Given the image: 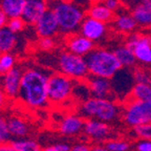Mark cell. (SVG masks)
Returning a JSON list of instances; mask_svg holds the SVG:
<instances>
[{
  "label": "cell",
  "instance_id": "6da1fadb",
  "mask_svg": "<svg viewBox=\"0 0 151 151\" xmlns=\"http://www.w3.org/2000/svg\"><path fill=\"white\" fill-rule=\"evenodd\" d=\"M50 71L44 68L31 67L23 71L19 91V99L29 108H43L48 105L47 84Z\"/></svg>",
  "mask_w": 151,
  "mask_h": 151
},
{
  "label": "cell",
  "instance_id": "7a4b0ae2",
  "mask_svg": "<svg viewBox=\"0 0 151 151\" xmlns=\"http://www.w3.org/2000/svg\"><path fill=\"white\" fill-rule=\"evenodd\" d=\"M52 9L59 23V31L62 35L68 36L80 29L85 18L84 11L77 3L71 1H50Z\"/></svg>",
  "mask_w": 151,
  "mask_h": 151
},
{
  "label": "cell",
  "instance_id": "3957f363",
  "mask_svg": "<svg viewBox=\"0 0 151 151\" xmlns=\"http://www.w3.org/2000/svg\"><path fill=\"white\" fill-rule=\"evenodd\" d=\"M85 60L90 75L107 79H111L123 67L113 50L103 47H94L85 56Z\"/></svg>",
  "mask_w": 151,
  "mask_h": 151
},
{
  "label": "cell",
  "instance_id": "277c9868",
  "mask_svg": "<svg viewBox=\"0 0 151 151\" xmlns=\"http://www.w3.org/2000/svg\"><path fill=\"white\" fill-rule=\"evenodd\" d=\"M80 113L83 118L97 119L103 122H112L120 116V107L114 101L109 99L91 97L80 106Z\"/></svg>",
  "mask_w": 151,
  "mask_h": 151
},
{
  "label": "cell",
  "instance_id": "5b68a950",
  "mask_svg": "<svg viewBox=\"0 0 151 151\" xmlns=\"http://www.w3.org/2000/svg\"><path fill=\"white\" fill-rule=\"evenodd\" d=\"M57 67L60 73L73 80H86L90 75L85 57L71 52H62L57 57Z\"/></svg>",
  "mask_w": 151,
  "mask_h": 151
},
{
  "label": "cell",
  "instance_id": "8992f818",
  "mask_svg": "<svg viewBox=\"0 0 151 151\" xmlns=\"http://www.w3.org/2000/svg\"><path fill=\"white\" fill-rule=\"evenodd\" d=\"M75 82L76 80L60 71L50 73L47 84V96L50 103L58 105L67 101L73 96Z\"/></svg>",
  "mask_w": 151,
  "mask_h": 151
},
{
  "label": "cell",
  "instance_id": "52a82bcc",
  "mask_svg": "<svg viewBox=\"0 0 151 151\" xmlns=\"http://www.w3.org/2000/svg\"><path fill=\"white\" fill-rule=\"evenodd\" d=\"M123 120L131 127L151 123V101H139L130 98L124 107Z\"/></svg>",
  "mask_w": 151,
  "mask_h": 151
},
{
  "label": "cell",
  "instance_id": "ba28073f",
  "mask_svg": "<svg viewBox=\"0 0 151 151\" xmlns=\"http://www.w3.org/2000/svg\"><path fill=\"white\" fill-rule=\"evenodd\" d=\"M125 44L133 50L137 61L143 65H151V34L133 33L126 38Z\"/></svg>",
  "mask_w": 151,
  "mask_h": 151
},
{
  "label": "cell",
  "instance_id": "9c48e42d",
  "mask_svg": "<svg viewBox=\"0 0 151 151\" xmlns=\"http://www.w3.org/2000/svg\"><path fill=\"white\" fill-rule=\"evenodd\" d=\"M113 93L116 98L125 99L126 96L131 93V90L135 84L134 77L131 68H121L110 79Z\"/></svg>",
  "mask_w": 151,
  "mask_h": 151
},
{
  "label": "cell",
  "instance_id": "30bf717a",
  "mask_svg": "<svg viewBox=\"0 0 151 151\" xmlns=\"http://www.w3.org/2000/svg\"><path fill=\"white\" fill-rule=\"evenodd\" d=\"M23 71L21 67L14 66L9 71L2 75L0 79L1 88L7 98L9 99H16L19 97L20 91V85H21V79Z\"/></svg>",
  "mask_w": 151,
  "mask_h": 151
},
{
  "label": "cell",
  "instance_id": "8fae6325",
  "mask_svg": "<svg viewBox=\"0 0 151 151\" xmlns=\"http://www.w3.org/2000/svg\"><path fill=\"white\" fill-rule=\"evenodd\" d=\"M79 32L83 36H85L86 38H88L96 43L102 41L106 37L107 32H108V26L105 22L97 20L92 17L86 16L81 24Z\"/></svg>",
  "mask_w": 151,
  "mask_h": 151
},
{
  "label": "cell",
  "instance_id": "7c38bea8",
  "mask_svg": "<svg viewBox=\"0 0 151 151\" xmlns=\"http://www.w3.org/2000/svg\"><path fill=\"white\" fill-rule=\"evenodd\" d=\"M88 86L90 88L91 97L102 98V99L116 100V96L113 93L112 86H111L110 79L103 78V77H97V76L89 75L86 79Z\"/></svg>",
  "mask_w": 151,
  "mask_h": 151
},
{
  "label": "cell",
  "instance_id": "4fadbf2b",
  "mask_svg": "<svg viewBox=\"0 0 151 151\" xmlns=\"http://www.w3.org/2000/svg\"><path fill=\"white\" fill-rule=\"evenodd\" d=\"M50 9V0H26L21 18L26 24H34Z\"/></svg>",
  "mask_w": 151,
  "mask_h": 151
},
{
  "label": "cell",
  "instance_id": "5bb4252c",
  "mask_svg": "<svg viewBox=\"0 0 151 151\" xmlns=\"http://www.w3.org/2000/svg\"><path fill=\"white\" fill-rule=\"evenodd\" d=\"M65 45L68 52L83 57L87 56L96 47V43L93 41L83 36L82 34L77 33L66 36Z\"/></svg>",
  "mask_w": 151,
  "mask_h": 151
},
{
  "label": "cell",
  "instance_id": "9a60e30c",
  "mask_svg": "<svg viewBox=\"0 0 151 151\" xmlns=\"http://www.w3.org/2000/svg\"><path fill=\"white\" fill-rule=\"evenodd\" d=\"M35 29L39 37H55L59 31V23L52 9H48L35 24Z\"/></svg>",
  "mask_w": 151,
  "mask_h": 151
},
{
  "label": "cell",
  "instance_id": "2e32d148",
  "mask_svg": "<svg viewBox=\"0 0 151 151\" xmlns=\"http://www.w3.org/2000/svg\"><path fill=\"white\" fill-rule=\"evenodd\" d=\"M83 131L91 139L101 142L108 139V137L110 135L111 128L107 122H103L97 119H88L85 122Z\"/></svg>",
  "mask_w": 151,
  "mask_h": 151
},
{
  "label": "cell",
  "instance_id": "e0dca14e",
  "mask_svg": "<svg viewBox=\"0 0 151 151\" xmlns=\"http://www.w3.org/2000/svg\"><path fill=\"white\" fill-rule=\"evenodd\" d=\"M111 25L114 31L124 35H129L137 31V28L139 27L131 12H126L124 9H119L116 12L111 21Z\"/></svg>",
  "mask_w": 151,
  "mask_h": 151
},
{
  "label": "cell",
  "instance_id": "ac0fdd59",
  "mask_svg": "<svg viewBox=\"0 0 151 151\" xmlns=\"http://www.w3.org/2000/svg\"><path fill=\"white\" fill-rule=\"evenodd\" d=\"M85 122L82 116L77 114H68L61 121L59 130L64 135H75L79 134L84 129Z\"/></svg>",
  "mask_w": 151,
  "mask_h": 151
},
{
  "label": "cell",
  "instance_id": "d6986e66",
  "mask_svg": "<svg viewBox=\"0 0 151 151\" xmlns=\"http://www.w3.org/2000/svg\"><path fill=\"white\" fill-rule=\"evenodd\" d=\"M139 27L150 29L151 28V2L137 3L130 9Z\"/></svg>",
  "mask_w": 151,
  "mask_h": 151
},
{
  "label": "cell",
  "instance_id": "ffe728a7",
  "mask_svg": "<svg viewBox=\"0 0 151 151\" xmlns=\"http://www.w3.org/2000/svg\"><path fill=\"white\" fill-rule=\"evenodd\" d=\"M116 13L109 9L106 5L104 4L102 0L99 1H93L87 11V16L103 21L105 23H111V21L114 18Z\"/></svg>",
  "mask_w": 151,
  "mask_h": 151
},
{
  "label": "cell",
  "instance_id": "44dd1931",
  "mask_svg": "<svg viewBox=\"0 0 151 151\" xmlns=\"http://www.w3.org/2000/svg\"><path fill=\"white\" fill-rule=\"evenodd\" d=\"M113 52L116 54V58L119 59V61L122 64L123 67H126V68L135 67V65L137 63V58H135L134 54H133V50L128 45H119L113 50Z\"/></svg>",
  "mask_w": 151,
  "mask_h": 151
},
{
  "label": "cell",
  "instance_id": "7402d4cb",
  "mask_svg": "<svg viewBox=\"0 0 151 151\" xmlns=\"http://www.w3.org/2000/svg\"><path fill=\"white\" fill-rule=\"evenodd\" d=\"M26 0H1L0 9L6 14L9 18L21 17Z\"/></svg>",
  "mask_w": 151,
  "mask_h": 151
},
{
  "label": "cell",
  "instance_id": "603a6c76",
  "mask_svg": "<svg viewBox=\"0 0 151 151\" xmlns=\"http://www.w3.org/2000/svg\"><path fill=\"white\" fill-rule=\"evenodd\" d=\"M16 33L12 32L7 26L0 28V55L9 52L16 44Z\"/></svg>",
  "mask_w": 151,
  "mask_h": 151
},
{
  "label": "cell",
  "instance_id": "cb8c5ba5",
  "mask_svg": "<svg viewBox=\"0 0 151 151\" xmlns=\"http://www.w3.org/2000/svg\"><path fill=\"white\" fill-rule=\"evenodd\" d=\"M7 126H9V132L12 137L17 139H22L26 137L28 133V125L21 119L17 116H12L7 120Z\"/></svg>",
  "mask_w": 151,
  "mask_h": 151
},
{
  "label": "cell",
  "instance_id": "d4e9b609",
  "mask_svg": "<svg viewBox=\"0 0 151 151\" xmlns=\"http://www.w3.org/2000/svg\"><path fill=\"white\" fill-rule=\"evenodd\" d=\"M129 97L139 101H151V85L147 83H135Z\"/></svg>",
  "mask_w": 151,
  "mask_h": 151
},
{
  "label": "cell",
  "instance_id": "484cf974",
  "mask_svg": "<svg viewBox=\"0 0 151 151\" xmlns=\"http://www.w3.org/2000/svg\"><path fill=\"white\" fill-rule=\"evenodd\" d=\"M73 97L75 99H78L79 101L85 102L89 98H91V92L88 86V83L86 80H76L75 85L73 88Z\"/></svg>",
  "mask_w": 151,
  "mask_h": 151
},
{
  "label": "cell",
  "instance_id": "4316f807",
  "mask_svg": "<svg viewBox=\"0 0 151 151\" xmlns=\"http://www.w3.org/2000/svg\"><path fill=\"white\" fill-rule=\"evenodd\" d=\"M11 145L17 151H41L40 146L37 142L27 139H17L11 142Z\"/></svg>",
  "mask_w": 151,
  "mask_h": 151
},
{
  "label": "cell",
  "instance_id": "83f0119b",
  "mask_svg": "<svg viewBox=\"0 0 151 151\" xmlns=\"http://www.w3.org/2000/svg\"><path fill=\"white\" fill-rule=\"evenodd\" d=\"M133 77H134L135 83H147L150 84L151 82V73L146 68L142 67H133L132 69Z\"/></svg>",
  "mask_w": 151,
  "mask_h": 151
},
{
  "label": "cell",
  "instance_id": "f1b7e54d",
  "mask_svg": "<svg viewBox=\"0 0 151 151\" xmlns=\"http://www.w3.org/2000/svg\"><path fill=\"white\" fill-rule=\"evenodd\" d=\"M11 137L12 134L7 126V120H5L2 116H0V144H5L9 142Z\"/></svg>",
  "mask_w": 151,
  "mask_h": 151
},
{
  "label": "cell",
  "instance_id": "f546056e",
  "mask_svg": "<svg viewBox=\"0 0 151 151\" xmlns=\"http://www.w3.org/2000/svg\"><path fill=\"white\" fill-rule=\"evenodd\" d=\"M0 66L3 70V75L6 71H9L11 68L15 66V58L14 56L9 54V52H4V54L0 55Z\"/></svg>",
  "mask_w": 151,
  "mask_h": 151
},
{
  "label": "cell",
  "instance_id": "4dcf8cb0",
  "mask_svg": "<svg viewBox=\"0 0 151 151\" xmlns=\"http://www.w3.org/2000/svg\"><path fill=\"white\" fill-rule=\"evenodd\" d=\"M133 132L139 139H151V123L135 126V127H133Z\"/></svg>",
  "mask_w": 151,
  "mask_h": 151
},
{
  "label": "cell",
  "instance_id": "1f68e13d",
  "mask_svg": "<svg viewBox=\"0 0 151 151\" xmlns=\"http://www.w3.org/2000/svg\"><path fill=\"white\" fill-rule=\"evenodd\" d=\"M105 146L108 149V151H128L130 148L129 143L125 141H118V139L108 141Z\"/></svg>",
  "mask_w": 151,
  "mask_h": 151
},
{
  "label": "cell",
  "instance_id": "d6a6232c",
  "mask_svg": "<svg viewBox=\"0 0 151 151\" xmlns=\"http://www.w3.org/2000/svg\"><path fill=\"white\" fill-rule=\"evenodd\" d=\"M25 22L21 17H14V18H9L6 26L14 33H19L20 31H22L25 25Z\"/></svg>",
  "mask_w": 151,
  "mask_h": 151
},
{
  "label": "cell",
  "instance_id": "836d02e7",
  "mask_svg": "<svg viewBox=\"0 0 151 151\" xmlns=\"http://www.w3.org/2000/svg\"><path fill=\"white\" fill-rule=\"evenodd\" d=\"M38 45L42 50H50L56 45V41L54 37H40Z\"/></svg>",
  "mask_w": 151,
  "mask_h": 151
},
{
  "label": "cell",
  "instance_id": "e575fe53",
  "mask_svg": "<svg viewBox=\"0 0 151 151\" xmlns=\"http://www.w3.org/2000/svg\"><path fill=\"white\" fill-rule=\"evenodd\" d=\"M102 1L109 9H111L114 13H116L119 9H121V6H122L120 0H102Z\"/></svg>",
  "mask_w": 151,
  "mask_h": 151
},
{
  "label": "cell",
  "instance_id": "d590c367",
  "mask_svg": "<svg viewBox=\"0 0 151 151\" xmlns=\"http://www.w3.org/2000/svg\"><path fill=\"white\" fill-rule=\"evenodd\" d=\"M137 151H151V139H139L137 143Z\"/></svg>",
  "mask_w": 151,
  "mask_h": 151
},
{
  "label": "cell",
  "instance_id": "8d00e7d4",
  "mask_svg": "<svg viewBox=\"0 0 151 151\" xmlns=\"http://www.w3.org/2000/svg\"><path fill=\"white\" fill-rule=\"evenodd\" d=\"M7 21H9V17L6 16V14L3 12L2 9H0V28L6 26Z\"/></svg>",
  "mask_w": 151,
  "mask_h": 151
},
{
  "label": "cell",
  "instance_id": "74e56055",
  "mask_svg": "<svg viewBox=\"0 0 151 151\" xmlns=\"http://www.w3.org/2000/svg\"><path fill=\"white\" fill-rule=\"evenodd\" d=\"M70 151H91V148H89L87 145L78 144V145H75L73 147H71Z\"/></svg>",
  "mask_w": 151,
  "mask_h": 151
},
{
  "label": "cell",
  "instance_id": "f35d334b",
  "mask_svg": "<svg viewBox=\"0 0 151 151\" xmlns=\"http://www.w3.org/2000/svg\"><path fill=\"white\" fill-rule=\"evenodd\" d=\"M55 146L58 148L59 151H70L71 150V147H69V145L65 144V143H60V144H57Z\"/></svg>",
  "mask_w": 151,
  "mask_h": 151
},
{
  "label": "cell",
  "instance_id": "ab89813d",
  "mask_svg": "<svg viewBox=\"0 0 151 151\" xmlns=\"http://www.w3.org/2000/svg\"><path fill=\"white\" fill-rule=\"evenodd\" d=\"M0 151H17V150L11 145V143L9 144L5 143V144H0Z\"/></svg>",
  "mask_w": 151,
  "mask_h": 151
},
{
  "label": "cell",
  "instance_id": "60d3db41",
  "mask_svg": "<svg viewBox=\"0 0 151 151\" xmlns=\"http://www.w3.org/2000/svg\"><path fill=\"white\" fill-rule=\"evenodd\" d=\"M5 93L3 92V90H2V88L0 87V109L2 108L3 107V105H4V103H5Z\"/></svg>",
  "mask_w": 151,
  "mask_h": 151
},
{
  "label": "cell",
  "instance_id": "b9f144b4",
  "mask_svg": "<svg viewBox=\"0 0 151 151\" xmlns=\"http://www.w3.org/2000/svg\"><path fill=\"white\" fill-rule=\"evenodd\" d=\"M91 151H108L106 146H102V145H96L91 147Z\"/></svg>",
  "mask_w": 151,
  "mask_h": 151
},
{
  "label": "cell",
  "instance_id": "7bdbcfd3",
  "mask_svg": "<svg viewBox=\"0 0 151 151\" xmlns=\"http://www.w3.org/2000/svg\"><path fill=\"white\" fill-rule=\"evenodd\" d=\"M41 151H59L58 148L56 146H50V147H46V148L42 149Z\"/></svg>",
  "mask_w": 151,
  "mask_h": 151
},
{
  "label": "cell",
  "instance_id": "ee69618b",
  "mask_svg": "<svg viewBox=\"0 0 151 151\" xmlns=\"http://www.w3.org/2000/svg\"><path fill=\"white\" fill-rule=\"evenodd\" d=\"M133 1V5L137 4V3H145V2H151V0H132Z\"/></svg>",
  "mask_w": 151,
  "mask_h": 151
},
{
  "label": "cell",
  "instance_id": "f6af8a7d",
  "mask_svg": "<svg viewBox=\"0 0 151 151\" xmlns=\"http://www.w3.org/2000/svg\"><path fill=\"white\" fill-rule=\"evenodd\" d=\"M50 1H71V0H50Z\"/></svg>",
  "mask_w": 151,
  "mask_h": 151
},
{
  "label": "cell",
  "instance_id": "bcb514c9",
  "mask_svg": "<svg viewBox=\"0 0 151 151\" xmlns=\"http://www.w3.org/2000/svg\"><path fill=\"white\" fill-rule=\"evenodd\" d=\"M3 75V70L2 68H1V66H0V76H2Z\"/></svg>",
  "mask_w": 151,
  "mask_h": 151
},
{
  "label": "cell",
  "instance_id": "7dc6e473",
  "mask_svg": "<svg viewBox=\"0 0 151 151\" xmlns=\"http://www.w3.org/2000/svg\"><path fill=\"white\" fill-rule=\"evenodd\" d=\"M150 85H151V82H150Z\"/></svg>",
  "mask_w": 151,
  "mask_h": 151
}]
</instances>
